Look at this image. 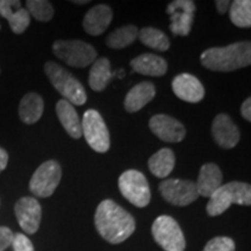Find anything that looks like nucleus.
I'll return each instance as SVG.
<instances>
[{
  "label": "nucleus",
  "instance_id": "nucleus-1",
  "mask_svg": "<svg viewBox=\"0 0 251 251\" xmlns=\"http://www.w3.org/2000/svg\"><path fill=\"white\" fill-rule=\"evenodd\" d=\"M94 224L103 240L112 244L122 243L135 231V219L111 199L102 200L97 207Z\"/></svg>",
  "mask_w": 251,
  "mask_h": 251
},
{
  "label": "nucleus",
  "instance_id": "nucleus-2",
  "mask_svg": "<svg viewBox=\"0 0 251 251\" xmlns=\"http://www.w3.org/2000/svg\"><path fill=\"white\" fill-rule=\"evenodd\" d=\"M200 62L206 69L219 72H230L246 68L251 63L250 42H236L227 47L205 50Z\"/></svg>",
  "mask_w": 251,
  "mask_h": 251
},
{
  "label": "nucleus",
  "instance_id": "nucleus-3",
  "mask_svg": "<svg viewBox=\"0 0 251 251\" xmlns=\"http://www.w3.org/2000/svg\"><path fill=\"white\" fill-rule=\"evenodd\" d=\"M233 203L242 206L251 205V187L241 181H230L221 185L209 197L206 211L209 216H218L225 213Z\"/></svg>",
  "mask_w": 251,
  "mask_h": 251
},
{
  "label": "nucleus",
  "instance_id": "nucleus-4",
  "mask_svg": "<svg viewBox=\"0 0 251 251\" xmlns=\"http://www.w3.org/2000/svg\"><path fill=\"white\" fill-rule=\"evenodd\" d=\"M45 72L50 83L64 100L77 106H81L86 102L85 89L67 69L62 68L57 63L49 61L45 64Z\"/></svg>",
  "mask_w": 251,
  "mask_h": 251
},
{
  "label": "nucleus",
  "instance_id": "nucleus-5",
  "mask_svg": "<svg viewBox=\"0 0 251 251\" xmlns=\"http://www.w3.org/2000/svg\"><path fill=\"white\" fill-rule=\"evenodd\" d=\"M56 57L74 68H85L97 59V51L92 46L80 40H58L52 45Z\"/></svg>",
  "mask_w": 251,
  "mask_h": 251
},
{
  "label": "nucleus",
  "instance_id": "nucleus-6",
  "mask_svg": "<svg viewBox=\"0 0 251 251\" xmlns=\"http://www.w3.org/2000/svg\"><path fill=\"white\" fill-rule=\"evenodd\" d=\"M151 234L156 243L165 251H184L186 247L180 226L169 215H161L153 221Z\"/></svg>",
  "mask_w": 251,
  "mask_h": 251
},
{
  "label": "nucleus",
  "instance_id": "nucleus-7",
  "mask_svg": "<svg viewBox=\"0 0 251 251\" xmlns=\"http://www.w3.org/2000/svg\"><path fill=\"white\" fill-rule=\"evenodd\" d=\"M81 134L94 151L103 153L111 147L109 131L100 113L96 109H89L84 113L81 121Z\"/></svg>",
  "mask_w": 251,
  "mask_h": 251
},
{
  "label": "nucleus",
  "instance_id": "nucleus-8",
  "mask_svg": "<svg viewBox=\"0 0 251 251\" xmlns=\"http://www.w3.org/2000/svg\"><path fill=\"white\" fill-rule=\"evenodd\" d=\"M119 188L122 196L134 206L143 208L149 205L151 192L142 172L136 170L125 171L119 178Z\"/></svg>",
  "mask_w": 251,
  "mask_h": 251
},
{
  "label": "nucleus",
  "instance_id": "nucleus-9",
  "mask_svg": "<svg viewBox=\"0 0 251 251\" xmlns=\"http://www.w3.org/2000/svg\"><path fill=\"white\" fill-rule=\"evenodd\" d=\"M61 179V165L56 161H47L42 163L31 176L29 190L35 197L48 198L54 194Z\"/></svg>",
  "mask_w": 251,
  "mask_h": 251
},
{
  "label": "nucleus",
  "instance_id": "nucleus-10",
  "mask_svg": "<svg viewBox=\"0 0 251 251\" xmlns=\"http://www.w3.org/2000/svg\"><path fill=\"white\" fill-rule=\"evenodd\" d=\"M163 199L175 206H187L199 197L196 181L181 179H166L159 184Z\"/></svg>",
  "mask_w": 251,
  "mask_h": 251
},
{
  "label": "nucleus",
  "instance_id": "nucleus-11",
  "mask_svg": "<svg viewBox=\"0 0 251 251\" xmlns=\"http://www.w3.org/2000/svg\"><path fill=\"white\" fill-rule=\"evenodd\" d=\"M166 13L170 15V30L175 35L187 36L190 34L196 13L192 0H175L169 4Z\"/></svg>",
  "mask_w": 251,
  "mask_h": 251
},
{
  "label": "nucleus",
  "instance_id": "nucleus-12",
  "mask_svg": "<svg viewBox=\"0 0 251 251\" xmlns=\"http://www.w3.org/2000/svg\"><path fill=\"white\" fill-rule=\"evenodd\" d=\"M14 212L18 224L25 233L33 235L39 230L42 219V207L39 200L31 197L21 198L15 203Z\"/></svg>",
  "mask_w": 251,
  "mask_h": 251
},
{
  "label": "nucleus",
  "instance_id": "nucleus-13",
  "mask_svg": "<svg viewBox=\"0 0 251 251\" xmlns=\"http://www.w3.org/2000/svg\"><path fill=\"white\" fill-rule=\"evenodd\" d=\"M149 127L159 140L169 143H178L185 139L186 130L177 119L165 114H156L150 119Z\"/></svg>",
  "mask_w": 251,
  "mask_h": 251
},
{
  "label": "nucleus",
  "instance_id": "nucleus-14",
  "mask_svg": "<svg viewBox=\"0 0 251 251\" xmlns=\"http://www.w3.org/2000/svg\"><path fill=\"white\" fill-rule=\"evenodd\" d=\"M212 134L219 147L231 149L240 141V130L227 114L216 115L212 124Z\"/></svg>",
  "mask_w": 251,
  "mask_h": 251
},
{
  "label": "nucleus",
  "instance_id": "nucleus-15",
  "mask_svg": "<svg viewBox=\"0 0 251 251\" xmlns=\"http://www.w3.org/2000/svg\"><path fill=\"white\" fill-rule=\"evenodd\" d=\"M172 90L178 98L187 102H199L205 97L201 81L191 74H180L172 80Z\"/></svg>",
  "mask_w": 251,
  "mask_h": 251
},
{
  "label": "nucleus",
  "instance_id": "nucleus-16",
  "mask_svg": "<svg viewBox=\"0 0 251 251\" xmlns=\"http://www.w3.org/2000/svg\"><path fill=\"white\" fill-rule=\"evenodd\" d=\"M0 15L8 21L13 33L23 34L30 24V15L19 0H0Z\"/></svg>",
  "mask_w": 251,
  "mask_h": 251
},
{
  "label": "nucleus",
  "instance_id": "nucleus-17",
  "mask_svg": "<svg viewBox=\"0 0 251 251\" xmlns=\"http://www.w3.org/2000/svg\"><path fill=\"white\" fill-rule=\"evenodd\" d=\"M113 19V11L107 5H97L87 12L83 21L84 29L89 35L98 36L105 33Z\"/></svg>",
  "mask_w": 251,
  "mask_h": 251
},
{
  "label": "nucleus",
  "instance_id": "nucleus-18",
  "mask_svg": "<svg viewBox=\"0 0 251 251\" xmlns=\"http://www.w3.org/2000/svg\"><path fill=\"white\" fill-rule=\"evenodd\" d=\"M224 181V176L220 168L214 163H207L200 169L198 180L196 181L199 196L209 198Z\"/></svg>",
  "mask_w": 251,
  "mask_h": 251
},
{
  "label": "nucleus",
  "instance_id": "nucleus-19",
  "mask_svg": "<svg viewBox=\"0 0 251 251\" xmlns=\"http://www.w3.org/2000/svg\"><path fill=\"white\" fill-rule=\"evenodd\" d=\"M156 96L155 85L150 81H142L130 89L125 98V108L129 113L139 112Z\"/></svg>",
  "mask_w": 251,
  "mask_h": 251
},
{
  "label": "nucleus",
  "instance_id": "nucleus-20",
  "mask_svg": "<svg viewBox=\"0 0 251 251\" xmlns=\"http://www.w3.org/2000/svg\"><path fill=\"white\" fill-rule=\"evenodd\" d=\"M130 67L135 72L149 77H162L168 71V63L164 58L153 54H142L131 59Z\"/></svg>",
  "mask_w": 251,
  "mask_h": 251
},
{
  "label": "nucleus",
  "instance_id": "nucleus-21",
  "mask_svg": "<svg viewBox=\"0 0 251 251\" xmlns=\"http://www.w3.org/2000/svg\"><path fill=\"white\" fill-rule=\"evenodd\" d=\"M56 113H57L59 122L72 139H79L80 136H83L81 122L76 108L74 107L72 103L64 99H61L56 103Z\"/></svg>",
  "mask_w": 251,
  "mask_h": 251
},
{
  "label": "nucleus",
  "instance_id": "nucleus-22",
  "mask_svg": "<svg viewBox=\"0 0 251 251\" xmlns=\"http://www.w3.org/2000/svg\"><path fill=\"white\" fill-rule=\"evenodd\" d=\"M45 109V103L40 94L29 92L25 94L19 105V117L26 125H34L40 120Z\"/></svg>",
  "mask_w": 251,
  "mask_h": 251
},
{
  "label": "nucleus",
  "instance_id": "nucleus-23",
  "mask_svg": "<svg viewBox=\"0 0 251 251\" xmlns=\"http://www.w3.org/2000/svg\"><path fill=\"white\" fill-rule=\"evenodd\" d=\"M112 76L111 63L108 59L105 57L96 59L89 74L90 87L96 92H101L107 87Z\"/></svg>",
  "mask_w": 251,
  "mask_h": 251
},
{
  "label": "nucleus",
  "instance_id": "nucleus-24",
  "mask_svg": "<svg viewBox=\"0 0 251 251\" xmlns=\"http://www.w3.org/2000/svg\"><path fill=\"white\" fill-rule=\"evenodd\" d=\"M175 153L171 149L163 148L149 158V170L158 178H166L175 168Z\"/></svg>",
  "mask_w": 251,
  "mask_h": 251
},
{
  "label": "nucleus",
  "instance_id": "nucleus-25",
  "mask_svg": "<svg viewBox=\"0 0 251 251\" xmlns=\"http://www.w3.org/2000/svg\"><path fill=\"white\" fill-rule=\"evenodd\" d=\"M139 39L144 46L157 51H166L170 48V40L162 30L153 27H146L139 30Z\"/></svg>",
  "mask_w": 251,
  "mask_h": 251
},
{
  "label": "nucleus",
  "instance_id": "nucleus-26",
  "mask_svg": "<svg viewBox=\"0 0 251 251\" xmlns=\"http://www.w3.org/2000/svg\"><path fill=\"white\" fill-rule=\"evenodd\" d=\"M139 36V29L136 26L128 25V26L118 28L109 34L106 43L112 49H124L130 46Z\"/></svg>",
  "mask_w": 251,
  "mask_h": 251
},
{
  "label": "nucleus",
  "instance_id": "nucleus-27",
  "mask_svg": "<svg viewBox=\"0 0 251 251\" xmlns=\"http://www.w3.org/2000/svg\"><path fill=\"white\" fill-rule=\"evenodd\" d=\"M229 17L236 27L249 28L251 26V1L250 0H235L230 4Z\"/></svg>",
  "mask_w": 251,
  "mask_h": 251
},
{
  "label": "nucleus",
  "instance_id": "nucleus-28",
  "mask_svg": "<svg viewBox=\"0 0 251 251\" xmlns=\"http://www.w3.org/2000/svg\"><path fill=\"white\" fill-rule=\"evenodd\" d=\"M26 7L29 15L41 23H48L54 18V7L47 0H28Z\"/></svg>",
  "mask_w": 251,
  "mask_h": 251
},
{
  "label": "nucleus",
  "instance_id": "nucleus-29",
  "mask_svg": "<svg viewBox=\"0 0 251 251\" xmlns=\"http://www.w3.org/2000/svg\"><path fill=\"white\" fill-rule=\"evenodd\" d=\"M202 251H235V242L230 237L218 236L207 242Z\"/></svg>",
  "mask_w": 251,
  "mask_h": 251
},
{
  "label": "nucleus",
  "instance_id": "nucleus-30",
  "mask_svg": "<svg viewBox=\"0 0 251 251\" xmlns=\"http://www.w3.org/2000/svg\"><path fill=\"white\" fill-rule=\"evenodd\" d=\"M12 247L14 251H34V246L31 241L26 235L17 233L13 235V241H12Z\"/></svg>",
  "mask_w": 251,
  "mask_h": 251
},
{
  "label": "nucleus",
  "instance_id": "nucleus-31",
  "mask_svg": "<svg viewBox=\"0 0 251 251\" xmlns=\"http://www.w3.org/2000/svg\"><path fill=\"white\" fill-rule=\"evenodd\" d=\"M13 231L8 227H0V251H5L12 246Z\"/></svg>",
  "mask_w": 251,
  "mask_h": 251
},
{
  "label": "nucleus",
  "instance_id": "nucleus-32",
  "mask_svg": "<svg viewBox=\"0 0 251 251\" xmlns=\"http://www.w3.org/2000/svg\"><path fill=\"white\" fill-rule=\"evenodd\" d=\"M241 114L246 119L247 121H251V99L247 98L242 103V107H241Z\"/></svg>",
  "mask_w": 251,
  "mask_h": 251
},
{
  "label": "nucleus",
  "instance_id": "nucleus-33",
  "mask_svg": "<svg viewBox=\"0 0 251 251\" xmlns=\"http://www.w3.org/2000/svg\"><path fill=\"white\" fill-rule=\"evenodd\" d=\"M230 4L231 2L229 0H216L215 1V6L218 12L221 15L226 14L228 12V9L230 8Z\"/></svg>",
  "mask_w": 251,
  "mask_h": 251
},
{
  "label": "nucleus",
  "instance_id": "nucleus-34",
  "mask_svg": "<svg viewBox=\"0 0 251 251\" xmlns=\"http://www.w3.org/2000/svg\"><path fill=\"white\" fill-rule=\"evenodd\" d=\"M8 163V153L4 148L0 147V172L4 171Z\"/></svg>",
  "mask_w": 251,
  "mask_h": 251
},
{
  "label": "nucleus",
  "instance_id": "nucleus-35",
  "mask_svg": "<svg viewBox=\"0 0 251 251\" xmlns=\"http://www.w3.org/2000/svg\"><path fill=\"white\" fill-rule=\"evenodd\" d=\"M74 2V4H77V5H84V4H89V0H83V1H81V0H75V1H72Z\"/></svg>",
  "mask_w": 251,
  "mask_h": 251
}]
</instances>
